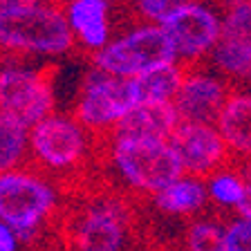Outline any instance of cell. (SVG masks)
Returning <instances> with one entry per match:
<instances>
[{
	"label": "cell",
	"instance_id": "obj_1",
	"mask_svg": "<svg viewBox=\"0 0 251 251\" xmlns=\"http://www.w3.org/2000/svg\"><path fill=\"white\" fill-rule=\"evenodd\" d=\"M99 162L115 184L135 198H152L184 175L168 139L108 135L99 141Z\"/></svg>",
	"mask_w": 251,
	"mask_h": 251
},
{
	"label": "cell",
	"instance_id": "obj_2",
	"mask_svg": "<svg viewBox=\"0 0 251 251\" xmlns=\"http://www.w3.org/2000/svg\"><path fill=\"white\" fill-rule=\"evenodd\" d=\"M74 36L58 0H25L0 9V54L18 58H58Z\"/></svg>",
	"mask_w": 251,
	"mask_h": 251
},
{
	"label": "cell",
	"instance_id": "obj_3",
	"mask_svg": "<svg viewBox=\"0 0 251 251\" xmlns=\"http://www.w3.org/2000/svg\"><path fill=\"white\" fill-rule=\"evenodd\" d=\"M99 137L88 130L74 115L52 112L29 130V164L63 182L78 177L99 155Z\"/></svg>",
	"mask_w": 251,
	"mask_h": 251
},
{
	"label": "cell",
	"instance_id": "obj_4",
	"mask_svg": "<svg viewBox=\"0 0 251 251\" xmlns=\"http://www.w3.org/2000/svg\"><path fill=\"white\" fill-rule=\"evenodd\" d=\"M63 206V186L38 168L23 166L0 175V220L34 245Z\"/></svg>",
	"mask_w": 251,
	"mask_h": 251
},
{
	"label": "cell",
	"instance_id": "obj_5",
	"mask_svg": "<svg viewBox=\"0 0 251 251\" xmlns=\"http://www.w3.org/2000/svg\"><path fill=\"white\" fill-rule=\"evenodd\" d=\"M135 213L124 193H90L68 213L63 233L70 251H126Z\"/></svg>",
	"mask_w": 251,
	"mask_h": 251
},
{
	"label": "cell",
	"instance_id": "obj_6",
	"mask_svg": "<svg viewBox=\"0 0 251 251\" xmlns=\"http://www.w3.org/2000/svg\"><path fill=\"white\" fill-rule=\"evenodd\" d=\"M175 47L166 29L155 23H137L112 36V41L92 54L97 70L121 78H137L166 63H175Z\"/></svg>",
	"mask_w": 251,
	"mask_h": 251
},
{
	"label": "cell",
	"instance_id": "obj_7",
	"mask_svg": "<svg viewBox=\"0 0 251 251\" xmlns=\"http://www.w3.org/2000/svg\"><path fill=\"white\" fill-rule=\"evenodd\" d=\"M137 105L139 97L132 78L112 76L92 68L78 88L72 115L99 139H103L110 132H115L126 115Z\"/></svg>",
	"mask_w": 251,
	"mask_h": 251
},
{
	"label": "cell",
	"instance_id": "obj_8",
	"mask_svg": "<svg viewBox=\"0 0 251 251\" xmlns=\"http://www.w3.org/2000/svg\"><path fill=\"white\" fill-rule=\"evenodd\" d=\"M52 72L29 63L9 61L0 65V112L18 117L27 126L56 112Z\"/></svg>",
	"mask_w": 251,
	"mask_h": 251
},
{
	"label": "cell",
	"instance_id": "obj_9",
	"mask_svg": "<svg viewBox=\"0 0 251 251\" xmlns=\"http://www.w3.org/2000/svg\"><path fill=\"white\" fill-rule=\"evenodd\" d=\"M182 65L193 68L209 58L222 38V14L209 0H188L162 23Z\"/></svg>",
	"mask_w": 251,
	"mask_h": 251
},
{
	"label": "cell",
	"instance_id": "obj_10",
	"mask_svg": "<svg viewBox=\"0 0 251 251\" xmlns=\"http://www.w3.org/2000/svg\"><path fill=\"white\" fill-rule=\"evenodd\" d=\"M168 141L177 152L184 173L195 177H209L211 173L231 162V152L215 124L179 121Z\"/></svg>",
	"mask_w": 251,
	"mask_h": 251
},
{
	"label": "cell",
	"instance_id": "obj_11",
	"mask_svg": "<svg viewBox=\"0 0 251 251\" xmlns=\"http://www.w3.org/2000/svg\"><path fill=\"white\" fill-rule=\"evenodd\" d=\"M231 92V83L220 74L202 65L186 68L179 92L175 94L173 105L177 110L179 121H202L215 124L220 110Z\"/></svg>",
	"mask_w": 251,
	"mask_h": 251
},
{
	"label": "cell",
	"instance_id": "obj_12",
	"mask_svg": "<svg viewBox=\"0 0 251 251\" xmlns=\"http://www.w3.org/2000/svg\"><path fill=\"white\" fill-rule=\"evenodd\" d=\"M65 21L74 36V45L97 54L112 41V0H63Z\"/></svg>",
	"mask_w": 251,
	"mask_h": 251
},
{
	"label": "cell",
	"instance_id": "obj_13",
	"mask_svg": "<svg viewBox=\"0 0 251 251\" xmlns=\"http://www.w3.org/2000/svg\"><path fill=\"white\" fill-rule=\"evenodd\" d=\"M215 128L220 130L231 159L251 157V92L245 88H231L225 105L220 110Z\"/></svg>",
	"mask_w": 251,
	"mask_h": 251
},
{
	"label": "cell",
	"instance_id": "obj_14",
	"mask_svg": "<svg viewBox=\"0 0 251 251\" xmlns=\"http://www.w3.org/2000/svg\"><path fill=\"white\" fill-rule=\"evenodd\" d=\"M151 204L157 213L186 220L198 218L211 206L204 179L188 175V173H184L182 177H177L175 182L164 186L159 193L152 195Z\"/></svg>",
	"mask_w": 251,
	"mask_h": 251
},
{
	"label": "cell",
	"instance_id": "obj_15",
	"mask_svg": "<svg viewBox=\"0 0 251 251\" xmlns=\"http://www.w3.org/2000/svg\"><path fill=\"white\" fill-rule=\"evenodd\" d=\"M179 124V115L173 103H139L110 135L121 137H152L168 139Z\"/></svg>",
	"mask_w": 251,
	"mask_h": 251
},
{
	"label": "cell",
	"instance_id": "obj_16",
	"mask_svg": "<svg viewBox=\"0 0 251 251\" xmlns=\"http://www.w3.org/2000/svg\"><path fill=\"white\" fill-rule=\"evenodd\" d=\"M204 63H209L215 74H220L225 81H229L231 88L233 85H249L251 83V41L222 36Z\"/></svg>",
	"mask_w": 251,
	"mask_h": 251
},
{
	"label": "cell",
	"instance_id": "obj_17",
	"mask_svg": "<svg viewBox=\"0 0 251 251\" xmlns=\"http://www.w3.org/2000/svg\"><path fill=\"white\" fill-rule=\"evenodd\" d=\"M184 74H186V65L175 61L132 78L139 103H173L184 81Z\"/></svg>",
	"mask_w": 251,
	"mask_h": 251
},
{
	"label": "cell",
	"instance_id": "obj_18",
	"mask_svg": "<svg viewBox=\"0 0 251 251\" xmlns=\"http://www.w3.org/2000/svg\"><path fill=\"white\" fill-rule=\"evenodd\" d=\"M204 184H206L211 209L220 211V213H229V215L242 202V198L247 193V186H249L245 175L240 173V168H238V164L233 159L226 166L211 173L209 177H204Z\"/></svg>",
	"mask_w": 251,
	"mask_h": 251
},
{
	"label": "cell",
	"instance_id": "obj_19",
	"mask_svg": "<svg viewBox=\"0 0 251 251\" xmlns=\"http://www.w3.org/2000/svg\"><path fill=\"white\" fill-rule=\"evenodd\" d=\"M29 130L18 117L0 112V175L29 166Z\"/></svg>",
	"mask_w": 251,
	"mask_h": 251
},
{
	"label": "cell",
	"instance_id": "obj_20",
	"mask_svg": "<svg viewBox=\"0 0 251 251\" xmlns=\"http://www.w3.org/2000/svg\"><path fill=\"white\" fill-rule=\"evenodd\" d=\"M229 213L206 209L188 220L184 229V251H225V220Z\"/></svg>",
	"mask_w": 251,
	"mask_h": 251
},
{
	"label": "cell",
	"instance_id": "obj_21",
	"mask_svg": "<svg viewBox=\"0 0 251 251\" xmlns=\"http://www.w3.org/2000/svg\"><path fill=\"white\" fill-rule=\"evenodd\" d=\"M222 36L251 41V0L229 7L222 16Z\"/></svg>",
	"mask_w": 251,
	"mask_h": 251
},
{
	"label": "cell",
	"instance_id": "obj_22",
	"mask_svg": "<svg viewBox=\"0 0 251 251\" xmlns=\"http://www.w3.org/2000/svg\"><path fill=\"white\" fill-rule=\"evenodd\" d=\"M130 2L137 18H141V23L162 25L173 11L179 9L182 5H186L188 0H130Z\"/></svg>",
	"mask_w": 251,
	"mask_h": 251
},
{
	"label": "cell",
	"instance_id": "obj_23",
	"mask_svg": "<svg viewBox=\"0 0 251 251\" xmlns=\"http://www.w3.org/2000/svg\"><path fill=\"white\" fill-rule=\"evenodd\" d=\"M225 251H251V222L238 215H226Z\"/></svg>",
	"mask_w": 251,
	"mask_h": 251
},
{
	"label": "cell",
	"instance_id": "obj_24",
	"mask_svg": "<svg viewBox=\"0 0 251 251\" xmlns=\"http://www.w3.org/2000/svg\"><path fill=\"white\" fill-rule=\"evenodd\" d=\"M21 238L7 222L0 220V251H21Z\"/></svg>",
	"mask_w": 251,
	"mask_h": 251
},
{
	"label": "cell",
	"instance_id": "obj_25",
	"mask_svg": "<svg viewBox=\"0 0 251 251\" xmlns=\"http://www.w3.org/2000/svg\"><path fill=\"white\" fill-rule=\"evenodd\" d=\"M233 213L238 215V218H242V220H247V222H251V186H247L245 198H242V202L235 206Z\"/></svg>",
	"mask_w": 251,
	"mask_h": 251
},
{
	"label": "cell",
	"instance_id": "obj_26",
	"mask_svg": "<svg viewBox=\"0 0 251 251\" xmlns=\"http://www.w3.org/2000/svg\"><path fill=\"white\" fill-rule=\"evenodd\" d=\"M233 162L238 164V168H240V173L245 175L247 184L251 186V157H249V159H233Z\"/></svg>",
	"mask_w": 251,
	"mask_h": 251
},
{
	"label": "cell",
	"instance_id": "obj_27",
	"mask_svg": "<svg viewBox=\"0 0 251 251\" xmlns=\"http://www.w3.org/2000/svg\"><path fill=\"white\" fill-rule=\"evenodd\" d=\"M16 2H25V0H0V9H5L9 5H16Z\"/></svg>",
	"mask_w": 251,
	"mask_h": 251
}]
</instances>
